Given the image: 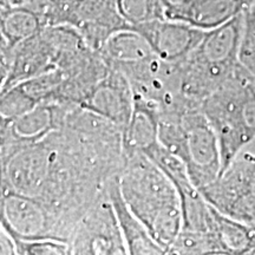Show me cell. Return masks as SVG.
Returning <instances> with one entry per match:
<instances>
[{
    "instance_id": "6da1fadb",
    "label": "cell",
    "mask_w": 255,
    "mask_h": 255,
    "mask_svg": "<svg viewBox=\"0 0 255 255\" xmlns=\"http://www.w3.org/2000/svg\"><path fill=\"white\" fill-rule=\"evenodd\" d=\"M121 190L131 212L168 254L183 227L182 203L167 175L141 151L126 155Z\"/></svg>"
},
{
    "instance_id": "7a4b0ae2",
    "label": "cell",
    "mask_w": 255,
    "mask_h": 255,
    "mask_svg": "<svg viewBox=\"0 0 255 255\" xmlns=\"http://www.w3.org/2000/svg\"><path fill=\"white\" fill-rule=\"evenodd\" d=\"M158 141L182 161L199 190L221 176L219 139L201 104L183 100L159 111Z\"/></svg>"
},
{
    "instance_id": "3957f363",
    "label": "cell",
    "mask_w": 255,
    "mask_h": 255,
    "mask_svg": "<svg viewBox=\"0 0 255 255\" xmlns=\"http://www.w3.org/2000/svg\"><path fill=\"white\" fill-rule=\"evenodd\" d=\"M244 12L221 26L205 32L193 52L181 62V94L202 104L208 96L242 68L240 51Z\"/></svg>"
},
{
    "instance_id": "277c9868",
    "label": "cell",
    "mask_w": 255,
    "mask_h": 255,
    "mask_svg": "<svg viewBox=\"0 0 255 255\" xmlns=\"http://www.w3.org/2000/svg\"><path fill=\"white\" fill-rule=\"evenodd\" d=\"M202 111L218 136L223 174L255 139V77L242 65L202 102Z\"/></svg>"
},
{
    "instance_id": "5b68a950",
    "label": "cell",
    "mask_w": 255,
    "mask_h": 255,
    "mask_svg": "<svg viewBox=\"0 0 255 255\" xmlns=\"http://www.w3.org/2000/svg\"><path fill=\"white\" fill-rule=\"evenodd\" d=\"M40 18L45 27L70 25L77 28L97 52L114 33L130 28L120 14L116 0H45Z\"/></svg>"
},
{
    "instance_id": "8992f818",
    "label": "cell",
    "mask_w": 255,
    "mask_h": 255,
    "mask_svg": "<svg viewBox=\"0 0 255 255\" xmlns=\"http://www.w3.org/2000/svg\"><path fill=\"white\" fill-rule=\"evenodd\" d=\"M1 229L18 239H52L68 244L71 233L45 203L12 191H1Z\"/></svg>"
},
{
    "instance_id": "52a82bcc",
    "label": "cell",
    "mask_w": 255,
    "mask_h": 255,
    "mask_svg": "<svg viewBox=\"0 0 255 255\" xmlns=\"http://www.w3.org/2000/svg\"><path fill=\"white\" fill-rule=\"evenodd\" d=\"M72 255L128 254L114 206L107 194L83 215L69 242Z\"/></svg>"
},
{
    "instance_id": "ba28073f",
    "label": "cell",
    "mask_w": 255,
    "mask_h": 255,
    "mask_svg": "<svg viewBox=\"0 0 255 255\" xmlns=\"http://www.w3.org/2000/svg\"><path fill=\"white\" fill-rule=\"evenodd\" d=\"M71 107L75 105L41 103L17 119L1 120V158L21 146L41 141L53 130L59 129Z\"/></svg>"
},
{
    "instance_id": "9c48e42d",
    "label": "cell",
    "mask_w": 255,
    "mask_h": 255,
    "mask_svg": "<svg viewBox=\"0 0 255 255\" xmlns=\"http://www.w3.org/2000/svg\"><path fill=\"white\" fill-rule=\"evenodd\" d=\"M130 28L141 33L159 58L181 63L193 52L205 32L183 21L156 19Z\"/></svg>"
},
{
    "instance_id": "30bf717a",
    "label": "cell",
    "mask_w": 255,
    "mask_h": 255,
    "mask_svg": "<svg viewBox=\"0 0 255 255\" xmlns=\"http://www.w3.org/2000/svg\"><path fill=\"white\" fill-rule=\"evenodd\" d=\"M82 107L111 121L123 132L133 111V92L129 79L119 70L110 68Z\"/></svg>"
},
{
    "instance_id": "8fae6325",
    "label": "cell",
    "mask_w": 255,
    "mask_h": 255,
    "mask_svg": "<svg viewBox=\"0 0 255 255\" xmlns=\"http://www.w3.org/2000/svg\"><path fill=\"white\" fill-rule=\"evenodd\" d=\"M40 32L14 47L11 69L5 81L0 83V95L20 83L57 69L52 52Z\"/></svg>"
},
{
    "instance_id": "7c38bea8",
    "label": "cell",
    "mask_w": 255,
    "mask_h": 255,
    "mask_svg": "<svg viewBox=\"0 0 255 255\" xmlns=\"http://www.w3.org/2000/svg\"><path fill=\"white\" fill-rule=\"evenodd\" d=\"M108 196L113 203L117 221L120 223L128 254L130 255H164L165 251L156 242L144 225L133 214L124 200L121 190L120 175L111 178L108 182Z\"/></svg>"
},
{
    "instance_id": "4fadbf2b",
    "label": "cell",
    "mask_w": 255,
    "mask_h": 255,
    "mask_svg": "<svg viewBox=\"0 0 255 255\" xmlns=\"http://www.w3.org/2000/svg\"><path fill=\"white\" fill-rule=\"evenodd\" d=\"M158 142V108L151 102L133 97V111L123 131L124 155L144 152Z\"/></svg>"
},
{
    "instance_id": "5bb4252c",
    "label": "cell",
    "mask_w": 255,
    "mask_h": 255,
    "mask_svg": "<svg viewBox=\"0 0 255 255\" xmlns=\"http://www.w3.org/2000/svg\"><path fill=\"white\" fill-rule=\"evenodd\" d=\"M247 7L246 0H189L177 21L208 31L232 20Z\"/></svg>"
},
{
    "instance_id": "9a60e30c",
    "label": "cell",
    "mask_w": 255,
    "mask_h": 255,
    "mask_svg": "<svg viewBox=\"0 0 255 255\" xmlns=\"http://www.w3.org/2000/svg\"><path fill=\"white\" fill-rule=\"evenodd\" d=\"M100 53L110 68L117 69L148 58L155 52L141 33L132 28H126L114 33Z\"/></svg>"
},
{
    "instance_id": "2e32d148",
    "label": "cell",
    "mask_w": 255,
    "mask_h": 255,
    "mask_svg": "<svg viewBox=\"0 0 255 255\" xmlns=\"http://www.w3.org/2000/svg\"><path fill=\"white\" fill-rule=\"evenodd\" d=\"M43 28L41 18L30 8L19 6L0 9V47L14 49Z\"/></svg>"
},
{
    "instance_id": "e0dca14e",
    "label": "cell",
    "mask_w": 255,
    "mask_h": 255,
    "mask_svg": "<svg viewBox=\"0 0 255 255\" xmlns=\"http://www.w3.org/2000/svg\"><path fill=\"white\" fill-rule=\"evenodd\" d=\"M116 5L130 27L165 18L162 0H116Z\"/></svg>"
},
{
    "instance_id": "ac0fdd59",
    "label": "cell",
    "mask_w": 255,
    "mask_h": 255,
    "mask_svg": "<svg viewBox=\"0 0 255 255\" xmlns=\"http://www.w3.org/2000/svg\"><path fill=\"white\" fill-rule=\"evenodd\" d=\"M0 117L11 121L20 117L37 107L34 100L28 96L20 85H15L2 95H0Z\"/></svg>"
},
{
    "instance_id": "d6986e66",
    "label": "cell",
    "mask_w": 255,
    "mask_h": 255,
    "mask_svg": "<svg viewBox=\"0 0 255 255\" xmlns=\"http://www.w3.org/2000/svg\"><path fill=\"white\" fill-rule=\"evenodd\" d=\"M13 240L17 255H70L69 245L58 240L18 238Z\"/></svg>"
},
{
    "instance_id": "ffe728a7",
    "label": "cell",
    "mask_w": 255,
    "mask_h": 255,
    "mask_svg": "<svg viewBox=\"0 0 255 255\" xmlns=\"http://www.w3.org/2000/svg\"><path fill=\"white\" fill-rule=\"evenodd\" d=\"M240 60L242 65L255 77V0L244 12Z\"/></svg>"
},
{
    "instance_id": "44dd1931",
    "label": "cell",
    "mask_w": 255,
    "mask_h": 255,
    "mask_svg": "<svg viewBox=\"0 0 255 255\" xmlns=\"http://www.w3.org/2000/svg\"><path fill=\"white\" fill-rule=\"evenodd\" d=\"M164 6V17L170 20H178L189 0H162Z\"/></svg>"
},
{
    "instance_id": "7402d4cb",
    "label": "cell",
    "mask_w": 255,
    "mask_h": 255,
    "mask_svg": "<svg viewBox=\"0 0 255 255\" xmlns=\"http://www.w3.org/2000/svg\"><path fill=\"white\" fill-rule=\"evenodd\" d=\"M0 254H15V245L13 238H12L7 232L4 231V229H1V233H0Z\"/></svg>"
},
{
    "instance_id": "603a6c76",
    "label": "cell",
    "mask_w": 255,
    "mask_h": 255,
    "mask_svg": "<svg viewBox=\"0 0 255 255\" xmlns=\"http://www.w3.org/2000/svg\"><path fill=\"white\" fill-rule=\"evenodd\" d=\"M26 0H0V9L24 6Z\"/></svg>"
}]
</instances>
